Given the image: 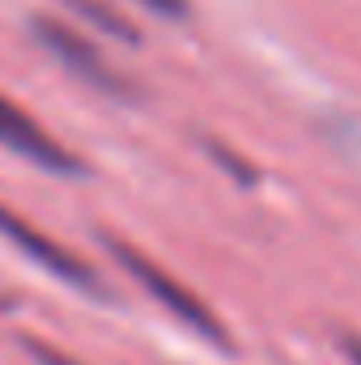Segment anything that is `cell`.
<instances>
[{"instance_id": "8", "label": "cell", "mask_w": 361, "mask_h": 365, "mask_svg": "<svg viewBox=\"0 0 361 365\" xmlns=\"http://www.w3.org/2000/svg\"><path fill=\"white\" fill-rule=\"evenodd\" d=\"M145 9H153L158 17H187V0H141Z\"/></svg>"}, {"instance_id": "7", "label": "cell", "mask_w": 361, "mask_h": 365, "mask_svg": "<svg viewBox=\"0 0 361 365\" xmlns=\"http://www.w3.org/2000/svg\"><path fill=\"white\" fill-rule=\"evenodd\" d=\"M21 349H26L39 365H86V361H77V357H68L64 349H56V344L39 340V336H21Z\"/></svg>"}, {"instance_id": "1", "label": "cell", "mask_w": 361, "mask_h": 365, "mask_svg": "<svg viewBox=\"0 0 361 365\" xmlns=\"http://www.w3.org/2000/svg\"><path fill=\"white\" fill-rule=\"evenodd\" d=\"M98 238H102V247L111 251V259L132 276L162 310H171L183 327H191L200 340H208V344H217V349H234V336H230V327L217 319V310H213L204 297H195L179 276H171L162 264H153L145 251H136L132 242H123V238H115V234H98Z\"/></svg>"}, {"instance_id": "3", "label": "cell", "mask_w": 361, "mask_h": 365, "mask_svg": "<svg viewBox=\"0 0 361 365\" xmlns=\"http://www.w3.org/2000/svg\"><path fill=\"white\" fill-rule=\"evenodd\" d=\"M0 238L4 242H13L30 264H39L43 272L60 276L68 289H77V293H90V297H111V289H106V280L102 272L93 268L90 259H81L77 251H68L64 242H56L51 234H43L39 225H30L26 217H17L9 204H0Z\"/></svg>"}, {"instance_id": "6", "label": "cell", "mask_w": 361, "mask_h": 365, "mask_svg": "<svg viewBox=\"0 0 361 365\" xmlns=\"http://www.w3.org/2000/svg\"><path fill=\"white\" fill-rule=\"evenodd\" d=\"M204 145H208V153H213V162H217V166H225V170H230L234 179L243 182V187H251V182H260V170H255V166H251L247 158H238V153H234L230 145H221V140H204Z\"/></svg>"}, {"instance_id": "5", "label": "cell", "mask_w": 361, "mask_h": 365, "mask_svg": "<svg viewBox=\"0 0 361 365\" xmlns=\"http://www.w3.org/2000/svg\"><path fill=\"white\" fill-rule=\"evenodd\" d=\"M73 13H81L86 21H93L102 34H111V38H119V43H141V26L128 17V13H119L115 4H106V0H64Z\"/></svg>"}, {"instance_id": "4", "label": "cell", "mask_w": 361, "mask_h": 365, "mask_svg": "<svg viewBox=\"0 0 361 365\" xmlns=\"http://www.w3.org/2000/svg\"><path fill=\"white\" fill-rule=\"evenodd\" d=\"M0 145L9 153H17L21 162L39 166V170H51V175H64V179H81L86 175V162L64 145L56 140L30 110H21L13 98L0 93Z\"/></svg>"}, {"instance_id": "2", "label": "cell", "mask_w": 361, "mask_h": 365, "mask_svg": "<svg viewBox=\"0 0 361 365\" xmlns=\"http://www.w3.org/2000/svg\"><path fill=\"white\" fill-rule=\"evenodd\" d=\"M30 34H34L39 47H43L64 73H73L81 86L106 93V98H136V93H141L132 86V77L119 73V68L102 56V47H93L90 38L77 34L68 21H60V17H51V13H39V17L30 21Z\"/></svg>"}, {"instance_id": "9", "label": "cell", "mask_w": 361, "mask_h": 365, "mask_svg": "<svg viewBox=\"0 0 361 365\" xmlns=\"http://www.w3.org/2000/svg\"><path fill=\"white\" fill-rule=\"evenodd\" d=\"M340 349L349 353V361H353V365H361V336H353V331H345V336H340Z\"/></svg>"}]
</instances>
